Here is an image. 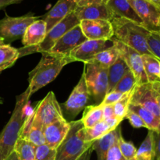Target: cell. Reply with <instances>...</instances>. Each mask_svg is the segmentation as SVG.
I'll return each mask as SVG.
<instances>
[{
  "label": "cell",
  "mask_w": 160,
  "mask_h": 160,
  "mask_svg": "<svg viewBox=\"0 0 160 160\" xmlns=\"http://www.w3.org/2000/svg\"><path fill=\"white\" fill-rule=\"evenodd\" d=\"M31 98L28 91L17 96L10 119L0 132V160H6L13 152L27 117V107Z\"/></svg>",
  "instance_id": "obj_1"
},
{
  "label": "cell",
  "mask_w": 160,
  "mask_h": 160,
  "mask_svg": "<svg viewBox=\"0 0 160 160\" xmlns=\"http://www.w3.org/2000/svg\"><path fill=\"white\" fill-rule=\"evenodd\" d=\"M42 54V59L38 65L29 73V85L27 90L30 96L54 81L66 65L73 62L70 56L48 52Z\"/></svg>",
  "instance_id": "obj_2"
},
{
  "label": "cell",
  "mask_w": 160,
  "mask_h": 160,
  "mask_svg": "<svg viewBox=\"0 0 160 160\" xmlns=\"http://www.w3.org/2000/svg\"><path fill=\"white\" fill-rule=\"evenodd\" d=\"M113 28V38L131 47L141 55H151L148 45L150 31L145 27L123 17H114L111 20Z\"/></svg>",
  "instance_id": "obj_3"
},
{
  "label": "cell",
  "mask_w": 160,
  "mask_h": 160,
  "mask_svg": "<svg viewBox=\"0 0 160 160\" xmlns=\"http://www.w3.org/2000/svg\"><path fill=\"white\" fill-rule=\"evenodd\" d=\"M69 132L56 148L54 160H77L92 148V142H88L84 135V127L81 120L70 122Z\"/></svg>",
  "instance_id": "obj_4"
},
{
  "label": "cell",
  "mask_w": 160,
  "mask_h": 160,
  "mask_svg": "<svg viewBox=\"0 0 160 160\" xmlns=\"http://www.w3.org/2000/svg\"><path fill=\"white\" fill-rule=\"evenodd\" d=\"M79 24L80 20L76 17L74 12H71L47 32L45 39L40 45L33 47L23 46V48H18L20 58L35 52H48L61 37Z\"/></svg>",
  "instance_id": "obj_5"
},
{
  "label": "cell",
  "mask_w": 160,
  "mask_h": 160,
  "mask_svg": "<svg viewBox=\"0 0 160 160\" xmlns=\"http://www.w3.org/2000/svg\"><path fill=\"white\" fill-rule=\"evenodd\" d=\"M85 83L91 98L97 105L102 102L108 92L109 68L96 63L84 64Z\"/></svg>",
  "instance_id": "obj_6"
},
{
  "label": "cell",
  "mask_w": 160,
  "mask_h": 160,
  "mask_svg": "<svg viewBox=\"0 0 160 160\" xmlns=\"http://www.w3.org/2000/svg\"><path fill=\"white\" fill-rule=\"evenodd\" d=\"M33 122L42 130L57 120L65 119L56 95L49 92L33 109Z\"/></svg>",
  "instance_id": "obj_7"
},
{
  "label": "cell",
  "mask_w": 160,
  "mask_h": 160,
  "mask_svg": "<svg viewBox=\"0 0 160 160\" xmlns=\"http://www.w3.org/2000/svg\"><path fill=\"white\" fill-rule=\"evenodd\" d=\"M39 17H35L32 12H28L21 17H12L6 15L0 20V37L2 38L6 45L22 38L27 28Z\"/></svg>",
  "instance_id": "obj_8"
},
{
  "label": "cell",
  "mask_w": 160,
  "mask_h": 160,
  "mask_svg": "<svg viewBox=\"0 0 160 160\" xmlns=\"http://www.w3.org/2000/svg\"><path fill=\"white\" fill-rule=\"evenodd\" d=\"M111 40L118 48L120 56L124 59L128 68L134 74L136 81H137V85L148 83V78H147L146 73H145V69H144L142 55L133 49L132 48L124 45L121 42L113 38Z\"/></svg>",
  "instance_id": "obj_9"
},
{
  "label": "cell",
  "mask_w": 160,
  "mask_h": 160,
  "mask_svg": "<svg viewBox=\"0 0 160 160\" xmlns=\"http://www.w3.org/2000/svg\"><path fill=\"white\" fill-rule=\"evenodd\" d=\"M128 1L142 20L143 27L149 31H160V7L149 0Z\"/></svg>",
  "instance_id": "obj_10"
},
{
  "label": "cell",
  "mask_w": 160,
  "mask_h": 160,
  "mask_svg": "<svg viewBox=\"0 0 160 160\" xmlns=\"http://www.w3.org/2000/svg\"><path fill=\"white\" fill-rule=\"evenodd\" d=\"M90 98L85 83L84 69L79 82L72 91L68 99L62 104V106L67 115L71 118H74L83 109H85Z\"/></svg>",
  "instance_id": "obj_11"
},
{
  "label": "cell",
  "mask_w": 160,
  "mask_h": 160,
  "mask_svg": "<svg viewBox=\"0 0 160 160\" xmlns=\"http://www.w3.org/2000/svg\"><path fill=\"white\" fill-rule=\"evenodd\" d=\"M113 45L112 40H87L75 48L70 53V57L73 62L80 61L87 64L95 55L109 48Z\"/></svg>",
  "instance_id": "obj_12"
},
{
  "label": "cell",
  "mask_w": 160,
  "mask_h": 160,
  "mask_svg": "<svg viewBox=\"0 0 160 160\" xmlns=\"http://www.w3.org/2000/svg\"><path fill=\"white\" fill-rule=\"evenodd\" d=\"M79 25L88 40H111L113 38V28L109 20H81Z\"/></svg>",
  "instance_id": "obj_13"
},
{
  "label": "cell",
  "mask_w": 160,
  "mask_h": 160,
  "mask_svg": "<svg viewBox=\"0 0 160 160\" xmlns=\"http://www.w3.org/2000/svg\"><path fill=\"white\" fill-rule=\"evenodd\" d=\"M87 40L80 25H77L61 37L48 52L69 56L75 48Z\"/></svg>",
  "instance_id": "obj_14"
},
{
  "label": "cell",
  "mask_w": 160,
  "mask_h": 160,
  "mask_svg": "<svg viewBox=\"0 0 160 160\" xmlns=\"http://www.w3.org/2000/svg\"><path fill=\"white\" fill-rule=\"evenodd\" d=\"M131 103L145 108L160 120V110L151 83L136 85L131 95Z\"/></svg>",
  "instance_id": "obj_15"
},
{
  "label": "cell",
  "mask_w": 160,
  "mask_h": 160,
  "mask_svg": "<svg viewBox=\"0 0 160 160\" xmlns=\"http://www.w3.org/2000/svg\"><path fill=\"white\" fill-rule=\"evenodd\" d=\"M76 7L74 0H58L55 6L42 17V20L46 23L47 32L69 14L73 12Z\"/></svg>",
  "instance_id": "obj_16"
},
{
  "label": "cell",
  "mask_w": 160,
  "mask_h": 160,
  "mask_svg": "<svg viewBox=\"0 0 160 160\" xmlns=\"http://www.w3.org/2000/svg\"><path fill=\"white\" fill-rule=\"evenodd\" d=\"M70 128V122L66 119L57 120L45 127L43 129L45 144L52 149H56L67 135Z\"/></svg>",
  "instance_id": "obj_17"
},
{
  "label": "cell",
  "mask_w": 160,
  "mask_h": 160,
  "mask_svg": "<svg viewBox=\"0 0 160 160\" xmlns=\"http://www.w3.org/2000/svg\"><path fill=\"white\" fill-rule=\"evenodd\" d=\"M80 22L81 20H106L111 21L115 17L106 3L91 5V6L76 7L73 11Z\"/></svg>",
  "instance_id": "obj_18"
},
{
  "label": "cell",
  "mask_w": 160,
  "mask_h": 160,
  "mask_svg": "<svg viewBox=\"0 0 160 160\" xmlns=\"http://www.w3.org/2000/svg\"><path fill=\"white\" fill-rule=\"evenodd\" d=\"M46 34V23L42 19H38L27 28L22 37V44L24 47L38 46L43 42Z\"/></svg>",
  "instance_id": "obj_19"
},
{
  "label": "cell",
  "mask_w": 160,
  "mask_h": 160,
  "mask_svg": "<svg viewBox=\"0 0 160 160\" xmlns=\"http://www.w3.org/2000/svg\"><path fill=\"white\" fill-rule=\"evenodd\" d=\"M120 136H122L121 128L120 126H118L111 132L108 133L107 134L100 138L98 140L94 141L92 148L93 151H95L96 152L98 160L106 159L108 152L114 144L118 142V139Z\"/></svg>",
  "instance_id": "obj_20"
},
{
  "label": "cell",
  "mask_w": 160,
  "mask_h": 160,
  "mask_svg": "<svg viewBox=\"0 0 160 160\" xmlns=\"http://www.w3.org/2000/svg\"><path fill=\"white\" fill-rule=\"evenodd\" d=\"M33 110L27 115L23 126L22 128L20 138L31 142L34 146H39L45 144L43 130L38 127L33 122Z\"/></svg>",
  "instance_id": "obj_21"
},
{
  "label": "cell",
  "mask_w": 160,
  "mask_h": 160,
  "mask_svg": "<svg viewBox=\"0 0 160 160\" xmlns=\"http://www.w3.org/2000/svg\"><path fill=\"white\" fill-rule=\"evenodd\" d=\"M106 4L116 17H123L142 25V20L139 18L128 0H109Z\"/></svg>",
  "instance_id": "obj_22"
},
{
  "label": "cell",
  "mask_w": 160,
  "mask_h": 160,
  "mask_svg": "<svg viewBox=\"0 0 160 160\" xmlns=\"http://www.w3.org/2000/svg\"><path fill=\"white\" fill-rule=\"evenodd\" d=\"M128 69L129 68H128L126 62L120 55L117 61L111 67H109V70H108L109 86H108L107 93L110 92L114 88V87L118 84L119 81L123 78Z\"/></svg>",
  "instance_id": "obj_23"
},
{
  "label": "cell",
  "mask_w": 160,
  "mask_h": 160,
  "mask_svg": "<svg viewBox=\"0 0 160 160\" xmlns=\"http://www.w3.org/2000/svg\"><path fill=\"white\" fill-rule=\"evenodd\" d=\"M129 110L137 113L142 119L146 125V128L149 131H160V120L158 119L152 112L139 105L131 103Z\"/></svg>",
  "instance_id": "obj_24"
},
{
  "label": "cell",
  "mask_w": 160,
  "mask_h": 160,
  "mask_svg": "<svg viewBox=\"0 0 160 160\" xmlns=\"http://www.w3.org/2000/svg\"><path fill=\"white\" fill-rule=\"evenodd\" d=\"M148 83L160 81V60L151 55H142Z\"/></svg>",
  "instance_id": "obj_25"
},
{
  "label": "cell",
  "mask_w": 160,
  "mask_h": 160,
  "mask_svg": "<svg viewBox=\"0 0 160 160\" xmlns=\"http://www.w3.org/2000/svg\"><path fill=\"white\" fill-rule=\"evenodd\" d=\"M120 55L118 48L113 44L111 47L95 55L93 59L88 63H96L102 66V67H106V68H109L117 61Z\"/></svg>",
  "instance_id": "obj_26"
},
{
  "label": "cell",
  "mask_w": 160,
  "mask_h": 160,
  "mask_svg": "<svg viewBox=\"0 0 160 160\" xmlns=\"http://www.w3.org/2000/svg\"><path fill=\"white\" fill-rule=\"evenodd\" d=\"M19 58L18 48H14L10 45L0 46V72L13 66Z\"/></svg>",
  "instance_id": "obj_27"
},
{
  "label": "cell",
  "mask_w": 160,
  "mask_h": 160,
  "mask_svg": "<svg viewBox=\"0 0 160 160\" xmlns=\"http://www.w3.org/2000/svg\"><path fill=\"white\" fill-rule=\"evenodd\" d=\"M84 128H90L102 120V106L100 104L86 106L81 119Z\"/></svg>",
  "instance_id": "obj_28"
},
{
  "label": "cell",
  "mask_w": 160,
  "mask_h": 160,
  "mask_svg": "<svg viewBox=\"0 0 160 160\" xmlns=\"http://www.w3.org/2000/svg\"><path fill=\"white\" fill-rule=\"evenodd\" d=\"M136 160H155L154 140L152 131L148 130V134L138 149H137Z\"/></svg>",
  "instance_id": "obj_29"
},
{
  "label": "cell",
  "mask_w": 160,
  "mask_h": 160,
  "mask_svg": "<svg viewBox=\"0 0 160 160\" xmlns=\"http://www.w3.org/2000/svg\"><path fill=\"white\" fill-rule=\"evenodd\" d=\"M35 148L36 146L31 142L19 138L15 144L13 151L17 153L19 160H34Z\"/></svg>",
  "instance_id": "obj_30"
},
{
  "label": "cell",
  "mask_w": 160,
  "mask_h": 160,
  "mask_svg": "<svg viewBox=\"0 0 160 160\" xmlns=\"http://www.w3.org/2000/svg\"><path fill=\"white\" fill-rule=\"evenodd\" d=\"M111 131L112 130L106 120H102L92 128H84L85 140L88 142H92L95 140H98V138L103 137Z\"/></svg>",
  "instance_id": "obj_31"
},
{
  "label": "cell",
  "mask_w": 160,
  "mask_h": 160,
  "mask_svg": "<svg viewBox=\"0 0 160 160\" xmlns=\"http://www.w3.org/2000/svg\"><path fill=\"white\" fill-rule=\"evenodd\" d=\"M137 85V81L132 72L128 69L123 78L119 81L111 92H117L123 94H128L132 92Z\"/></svg>",
  "instance_id": "obj_32"
},
{
  "label": "cell",
  "mask_w": 160,
  "mask_h": 160,
  "mask_svg": "<svg viewBox=\"0 0 160 160\" xmlns=\"http://www.w3.org/2000/svg\"><path fill=\"white\" fill-rule=\"evenodd\" d=\"M133 91L131 92H130L124 98H122L120 101H118L115 104L112 105L113 106L114 115H115L116 117H117V118L120 119L122 120H123V119H125L128 111H129V106L131 104V95H132Z\"/></svg>",
  "instance_id": "obj_33"
},
{
  "label": "cell",
  "mask_w": 160,
  "mask_h": 160,
  "mask_svg": "<svg viewBox=\"0 0 160 160\" xmlns=\"http://www.w3.org/2000/svg\"><path fill=\"white\" fill-rule=\"evenodd\" d=\"M118 146L123 157L127 160H136L137 148L131 142H128L122 136L118 139Z\"/></svg>",
  "instance_id": "obj_34"
},
{
  "label": "cell",
  "mask_w": 160,
  "mask_h": 160,
  "mask_svg": "<svg viewBox=\"0 0 160 160\" xmlns=\"http://www.w3.org/2000/svg\"><path fill=\"white\" fill-rule=\"evenodd\" d=\"M147 41L152 54L160 60V31H150Z\"/></svg>",
  "instance_id": "obj_35"
},
{
  "label": "cell",
  "mask_w": 160,
  "mask_h": 160,
  "mask_svg": "<svg viewBox=\"0 0 160 160\" xmlns=\"http://www.w3.org/2000/svg\"><path fill=\"white\" fill-rule=\"evenodd\" d=\"M56 149H52L46 144L36 146L34 160H54Z\"/></svg>",
  "instance_id": "obj_36"
},
{
  "label": "cell",
  "mask_w": 160,
  "mask_h": 160,
  "mask_svg": "<svg viewBox=\"0 0 160 160\" xmlns=\"http://www.w3.org/2000/svg\"><path fill=\"white\" fill-rule=\"evenodd\" d=\"M128 94H123L117 92H110L106 94L100 105H102V106H108V105H113L118 101H120V99L124 98L125 96H127Z\"/></svg>",
  "instance_id": "obj_37"
},
{
  "label": "cell",
  "mask_w": 160,
  "mask_h": 160,
  "mask_svg": "<svg viewBox=\"0 0 160 160\" xmlns=\"http://www.w3.org/2000/svg\"><path fill=\"white\" fill-rule=\"evenodd\" d=\"M125 119H128L129 120L131 126L134 128H146V125H145V122L142 120V119L135 112H132V111H128V114H127Z\"/></svg>",
  "instance_id": "obj_38"
},
{
  "label": "cell",
  "mask_w": 160,
  "mask_h": 160,
  "mask_svg": "<svg viewBox=\"0 0 160 160\" xmlns=\"http://www.w3.org/2000/svg\"><path fill=\"white\" fill-rule=\"evenodd\" d=\"M106 160H127L123 156L118 146V142L114 144L109 150Z\"/></svg>",
  "instance_id": "obj_39"
},
{
  "label": "cell",
  "mask_w": 160,
  "mask_h": 160,
  "mask_svg": "<svg viewBox=\"0 0 160 160\" xmlns=\"http://www.w3.org/2000/svg\"><path fill=\"white\" fill-rule=\"evenodd\" d=\"M155 160H160V131H153Z\"/></svg>",
  "instance_id": "obj_40"
},
{
  "label": "cell",
  "mask_w": 160,
  "mask_h": 160,
  "mask_svg": "<svg viewBox=\"0 0 160 160\" xmlns=\"http://www.w3.org/2000/svg\"><path fill=\"white\" fill-rule=\"evenodd\" d=\"M115 117L113 111V106L112 105H108V106H102V119L107 120V119L112 118Z\"/></svg>",
  "instance_id": "obj_41"
},
{
  "label": "cell",
  "mask_w": 160,
  "mask_h": 160,
  "mask_svg": "<svg viewBox=\"0 0 160 160\" xmlns=\"http://www.w3.org/2000/svg\"><path fill=\"white\" fill-rule=\"evenodd\" d=\"M74 1L77 5V7H83V6L102 3V0H74Z\"/></svg>",
  "instance_id": "obj_42"
},
{
  "label": "cell",
  "mask_w": 160,
  "mask_h": 160,
  "mask_svg": "<svg viewBox=\"0 0 160 160\" xmlns=\"http://www.w3.org/2000/svg\"><path fill=\"white\" fill-rule=\"evenodd\" d=\"M152 88L154 90L155 97H156V102L159 106V110H160V81H156V82L151 83Z\"/></svg>",
  "instance_id": "obj_43"
},
{
  "label": "cell",
  "mask_w": 160,
  "mask_h": 160,
  "mask_svg": "<svg viewBox=\"0 0 160 160\" xmlns=\"http://www.w3.org/2000/svg\"><path fill=\"white\" fill-rule=\"evenodd\" d=\"M23 0H0V10L5 9L8 6L12 4H17L22 2Z\"/></svg>",
  "instance_id": "obj_44"
},
{
  "label": "cell",
  "mask_w": 160,
  "mask_h": 160,
  "mask_svg": "<svg viewBox=\"0 0 160 160\" xmlns=\"http://www.w3.org/2000/svg\"><path fill=\"white\" fill-rule=\"evenodd\" d=\"M92 152H93V150H92V148H90L89 149H88L85 152L83 153L82 156L80 158H78L77 160H90Z\"/></svg>",
  "instance_id": "obj_45"
},
{
  "label": "cell",
  "mask_w": 160,
  "mask_h": 160,
  "mask_svg": "<svg viewBox=\"0 0 160 160\" xmlns=\"http://www.w3.org/2000/svg\"><path fill=\"white\" fill-rule=\"evenodd\" d=\"M6 160H19V159H18V156H17V153L13 151L10 155H9V157H8Z\"/></svg>",
  "instance_id": "obj_46"
},
{
  "label": "cell",
  "mask_w": 160,
  "mask_h": 160,
  "mask_svg": "<svg viewBox=\"0 0 160 160\" xmlns=\"http://www.w3.org/2000/svg\"><path fill=\"white\" fill-rule=\"evenodd\" d=\"M149 1H151L152 2L155 3V4L157 5L159 7H160V0H149Z\"/></svg>",
  "instance_id": "obj_47"
},
{
  "label": "cell",
  "mask_w": 160,
  "mask_h": 160,
  "mask_svg": "<svg viewBox=\"0 0 160 160\" xmlns=\"http://www.w3.org/2000/svg\"><path fill=\"white\" fill-rule=\"evenodd\" d=\"M6 45V44H5L4 40H3L2 38L0 37V46H2V45Z\"/></svg>",
  "instance_id": "obj_48"
},
{
  "label": "cell",
  "mask_w": 160,
  "mask_h": 160,
  "mask_svg": "<svg viewBox=\"0 0 160 160\" xmlns=\"http://www.w3.org/2000/svg\"><path fill=\"white\" fill-rule=\"evenodd\" d=\"M2 102H3V100H2V98H0V104H2Z\"/></svg>",
  "instance_id": "obj_49"
},
{
  "label": "cell",
  "mask_w": 160,
  "mask_h": 160,
  "mask_svg": "<svg viewBox=\"0 0 160 160\" xmlns=\"http://www.w3.org/2000/svg\"><path fill=\"white\" fill-rule=\"evenodd\" d=\"M102 1L103 3H106L108 1H109V0H102Z\"/></svg>",
  "instance_id": "obj_50"
},
{
  "label": "cell",
  "mask_w": 160,
  "mask_h": 160,
  "mask_svg": "<svg viewBox=\"0 0 160 160\" xmlns=\"http://www.w3.org/2000/svg\"><path fill=\"white\" fill-rule=\"evenodd\" d=\"M159 28H160V20H159Z\"/></svg>",
  "instance_id": "obj_51"
}]
</instances>
